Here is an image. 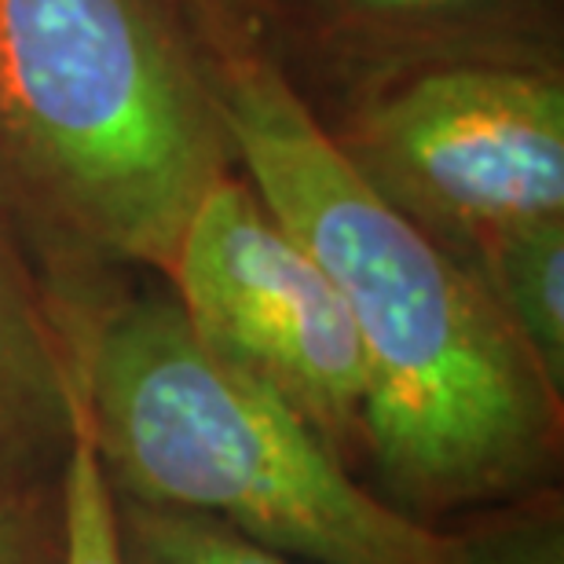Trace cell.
Instances as JSON below:
<instances>
[{
    "label": "cell",
    "mask_w": 564,
    "mask_h": 564,
    "mask_svg": "<svg viewBox=\"0 0 564 564\" xmlns=\"http://www.w3.org/2000/svg\"><path fill=\"white\" fill-rule=\"evenodd\" d=\"M206 52L257 48V0H180Z\"/></svg>",
    "instance_id": "12"
},
{
    "label": "cell",
    "mask_w": 564,
    "mask_h": 564,
    "mask_svg": "<svg viewBox=\"0 0 564 564\" xmlns=\"http://www.w3.org/2000/svg\"><path fill=\"white\" fill-rule=\"evenodd\" d=\"M469 272L564 397V217L495 235L469 261Z\"/></svg>",
    "instance_id": "8"
},
{
    "label": "cell",
    "mask_w": 564,
    "mask_h": 564,
    "mask_svg": "<svg viewBox=\"0 0 564 564\" xmlns=\"http://www.w3.org/2000/svg\"><path fill=\"white\" fill-rule=\"evenodd\" d=\"M126 564H308L268 550L209 517L158 510L115 495Z\"/></svg>",
    "instance_id": "9"
},
{
    "label": "cell",
    "mask_w": 564,
    "mask_h": 564,
    "mask_svg": "<svg viewBox=\"0 0 564 564\" xmlns=\"http://www.w3.org/2000/svg\"><path fill=\"white\" fill-rule=\"evenodd\" d=\"M165 279L198 341L308 422L337 458L367 451V367L334 282L239 169L198 202Z\"/></svg>",
    "instance_id": "5"
},
{
    "label": "cell",
    "mask_w": 564,
    "mask_h": 564,
    "mask_svg": "<svg viewBox=\"0 0 564 564\" xmlns=\"http://www.w3.org/2000/svg\"><path fill=\"white\" fill-rule=\"evenodd\" d=\"M466 564H564V524L554 499H513L458 535Z\"/></svg>",
    "instance_id": "11"
},
{
    "label": "cell",
    "mask_w": 564,
    "mask_h": 564,
    "mask_svg": "<svg viewBox=\"0 0 564 564\" xmlns=\"http://www.w3.org/2000/svg\"><path fill=\"white\" fill-rule=\"evenodd\" d=\"M63 502V564H126L118 539L115 491L88 433L85 408H77L70 455L59 477Z\"/></svg>",
    "instance_id": "10"
},
{
    "label": "cell",
    "mask_w": 564,
    "mask_h": 564,
    "mask_svg": "<svg viewBox=\"0 0 564 564\" xmlns=\"http://www.w3.org/2000/svg\"><path fill=\"white\" fill-rule=\"evenodd\" d=\"M231 169L180 0H0V209L70 312L107 268L165 275Z\"/></svg>",
    "instance_id": "2"
},
{
    "label": "cell",
    "mask_w": 564,
    "mask_h": 564,
    "mask_svg": "<svg viewBox=\"0 0 564 564\" xmlns=\"http://www.w3.org/2000/svg\"><path fill=\"white\" fill-rule=\"evenodd\" d=\"M359 180L466 264L564 217V66H440L319 118Z\"/></svg>",
    "instance_id": "4"
},
{
    "label": "cell",
    "mask_w": 564,
    "mask_h": 564,
    "mask_svg": "<svg viewBox=\"0 0 564 564\" xmlns=\"http://www.w3.org/2000/svg\"><path fill=\"white\" fill-rule=\"evenodd\" d=\"M82 408L118 499L209 517L308 564H466L458 535L367 491L286 403L224 364L173 293L77 326Z\"/></svg>",
    "instance_id": "3"
},
{
    "label": "cell",
    "mask_w": 564,
    "mask_h": 564,
    "mask_svg": "<svg viewBox=\"0 0 564 564\" xmlns=\"http://www.w3.org/2000/svg\"><path fill=\"white\" fill-rule=\"evenodd\" d=\"M206 52V48H202ZM235 169L334 282L367 367V451L419 521L513 502L561 455V392L480 279L375 195L264 52H206Z\"/></svg>",
    "instance_id": "1"
},
{
    "label": "cell",
    "mask_w": 564,
    "mask_h": 564,
    "mask_svg": "<svg viewBox=\"0 0 564 564\" xmlns=\"http://www.w3.org/2000/svg\"><path fill=\"white\" fill-rule=\"evenodd\" d=\"M77 323L0 209V506L63 477L82 408Z\"/></svg>",
    "instance_id": "7"
},
{
    "label": "cell",
    "mask_w": 564,
    "mask_h": 564,
    "mask_svg": "<svg viewBox=\"0 0 564 564\" xmlns=\"http://www.w3.org/2000/svg\"><path fill=\"white\" fill-rule=\"evenodd\" d=\"M257 52L315 118L440 66H564L561 0H257Z\"/></svg>",
    "instance_id": "6"
},
{
    "label": "cell",
    "mask_w": 564,
    "mask_h": 564,
    "mask_svg": "<svg viewBox=\"0 0 564 564\" xmlns=\"http://www.w3.org/2000/svg\"><path fill=\"white\" fill-rule=\"evenodd\" d=\"M19 517H22V510L0 506V564H26L22 539H19Z\"/></svg>",
    "instance_id": "13"
}]
</instances>
